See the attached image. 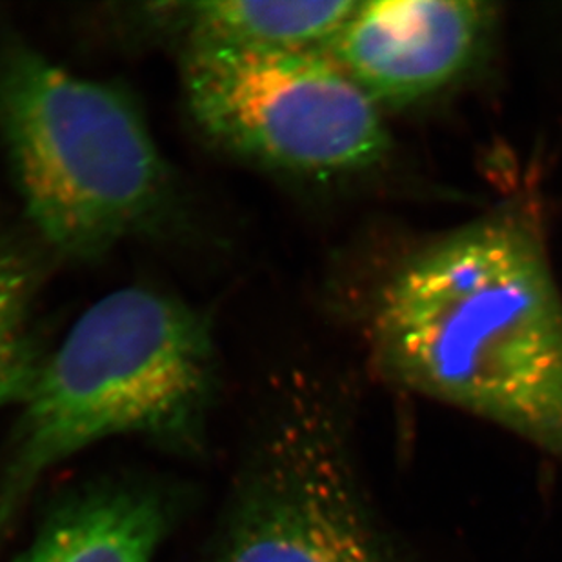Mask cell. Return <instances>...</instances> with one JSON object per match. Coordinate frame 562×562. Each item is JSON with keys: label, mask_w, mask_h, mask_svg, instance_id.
<instances>
[{"label": "cell", "mask_w": 562, "mask_h": 562, "mask_svg": "<svg viewBox=\"0 0 562 562\" xmlns=\"http://www.w3.org/2000/svg\"><path fill=\"white\" fill-rule=\"evenodd\" d=\"M372 340L393 381L562 457V297L517 218H483L404 262Z\"/></svg>", "instance_id": "1"}, {"label": "cell", "mask_w": 562, "mask_h": 562, "mask_svg": "<svg viewBox=\"0 0 562 562\" xmlns=\"http://www.w3.org/2000/svg\"><path fill=\"white\" fill-rule=\"evenodd\" d=\"M215 373L210 324L181 299L130 286L91 304L19 404L0 472V539L44 477L95 442H199Z\"/></svg>", "instance_id": "2"}, {"label": "cell", "mask_w": 562, "mask_h": 562, "mask_svg": "<svg viewBox=\"0 0 562 562\" xmlns=\"http://www.w3.org/2000/svg\"><path fill=\"white\" fill-rule=\"evenodd\" d=\"M0 138L27 221L68 259L101 257L165 207L170 176L126 91L22 44L0 52Z\"/></svg>", "instance_id": "3"}, {"label": "cell", "mask_w": 562, "mask_h": 562, "mask_svg": "<svg viewBox=\"0 0 562 562\" xmlns=\"http://www.w3.org/2000/svg\"><path fill=\"white\" fill-rule=\"evenodd\" d=\"M182 88L207 138L273 170L317 177L362 170L390 143L375 99L329 52L191 41Z\"/></svg>", "instance_id": "4"}, {"label": "cell", "mask_w": 562, "mask_h": 562, "mask_svg": "<svg viewBox=\"0 0 562 562\" xmlns=\"http://www.w3.org/2000/svg\"><path fill=\"white\" fill-rule=\"evenodd\" d=\"M207 562H397L317 393L290 392L260 426Z\"/></svg>", "instance_id": "5"}, {"label": "cell", "mask_w": 562, "mask_h": 562, "mask_svg": "<svg viewBox=\"0 0 562 562\" xmlns=\"http://www.w3.org/2000/svg\"><path fill=\"white\" fill-rule=\"evenodd\" d=\"M492 16L473 0L359 2L329 55L375 101H415L468 68Z\"/></svg>", "instance_id": "6"}, {"label": "cell", "mask_w": 562, "mask_h": 562, "mask_svg": "<svg viewBox=\"0 0 562 562\" xmlns=\"http://www.w3.org/2000/svg\"><path fill=\"white\" fill-rule=\"evenodd\" d=\"M171 525L157 484L106 481L63 501L11 562H154Z\"/></svg>", "instance_id": "7"}, {"label": "cell", "mask_w": 562, "mask_h": 562, "mask_svg": "<svg viewBox=\"0 0 562 562\" xmlns=\"http://www.w3.org/2000/svg\"><path fill=\"white\" fill-rule=\"evenodd\" d=\"M359 2H202L179 13L193 41L276 52H317L331 44Z\"/></svg>", "instance_id": "8"}, {"label": "cell", "mask_w": 562, "mask_h": 562, "mask_svg": "<svg viewBox=\"0 0 562 562\" xmlns=\"http://www.w3.org/2000/svg\"><path fill=\"white\" fill-rule=\"evenodd\" d=\"M30 279L0 254V408L22 403L41 362L27 337Z\"/></svg>", "instance_id": "9"}]
</instances>
